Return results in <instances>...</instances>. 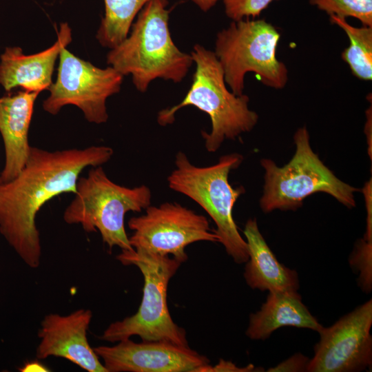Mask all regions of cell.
Segmentation results:
<instances>
[{"label":"cell","mask_w":372,"mask_h":372,"mask_svg":"<svg viewBox=\"0 0 372 372\" xmlns=\"http://www.w3.org/2000/svg\"><path fill=\"white\" fill-rule=\"evenodd\" d=\"M123 76L114 68H101L63 48L59 56L56 79L48 88L43 110L55 115L67 105L83 112L85 119L96 124L107 122L106 100L119 92Z\"/></svg>","instance_id":"cell-9"},{"label":"cell","mask_w":372,"mask_h":372,"mask_svg":"<svg viewBox=\"0 0 372 372\" xmlns=\"http://www.w3.org/2000/svg\"><path fill=\"white\" fill-rule=\"evenodd\" d=\"M249 249L244 278L254 289L298 291V274L278 262L261 234L256 218L247 220L243 231Z\"/></svg>","instance_id":"cell-16"},{"label":"cell","mask_w":372,"mask_h":372,"mask_svg":"<svg viewBox=\"0 0 372 372\" xmlns=\"http://www.w3.org/2000/svg\"><path fill=\"white\" fill-rule=\"evenodd\" d=\"M225 14L232 21L258 17L275 0H222Z\"/></svg>","instance_id":"cell-22"},{"label":"cell","mask_w":372,"mask_h":372,"mask_svg":"<svg viewBox=\"0 0 372 372\" xmlns=\"http://www.w3.org/2000/svg\"><path fill=\"white\" fill-rule=\"evenodd\" d=\"M127 225L134 231L129 240L135 251L171 254L182 262L187 259V245L198 241L219 242L205 216L177 203L150 205L145 214L132 217Z\"/></svg>","instance_id":"cell-10"},{"label":"cell","mask_w":372,"mask_h":372,"mask_svg":"<svg viewBox=\"0 0 372 372\" xmlns=\"http://www.w3.org/2000/svg\"><path fill=\"white\" fill-rule=\"evenodd\" d=\"M309 3L329 16L353 17L372 27V0H309Z\"/></svg>","instance_id":"cell-20"},{"label":"cell","mask_w":372,"mask_h":372,"mask_svg":"<svg viewBox=\"0 0 372 372\" xmlns=\"http://www.w3.org/2000/svg\"><path fill=\"white\" fill-rule=\"evenodd\" d=\"M254 366L249 364V366L240 368L238 367L235 364L225 361L223 359H220L219 362L214 366H211L210 364L207 366L204 372H213V371H254L256 370Z\"/></svg>","instance_id":"cell-25"},{"label":"cell","mask_w":372,"mask_h":372,"mask_svg":"<svg viewBox=\"0 0 372 372\" xmlns=\"http://www.w3.org/2000/svg\"><path fill=\"white\" fill-rule=\"evenodd\" d=\"M151 0H104L105 14L96 32L100 44L110 49L128 35L135 17Z\"/></svg>","instance_id":"cell-18"},{"label":"cell","mask_w":372,"mask_h":372,"mask_svg":"<svg viewBox=\"0 0 372 372\" xmlns=\"http://www.w3.org/2000/svg\"><path fill=\"white\" fill-rule=\"evenodd\" d=\"M352 269L359 273L358 282L364 293L372 289V241L364 238L356 242L349 258Z\"/></svg>","instance_id":"cell-21"},{"label":"cell","mask_w":372,"mask_h":372,"mask_svg":"<svg viewBox=\"0 0 372 372\" xmlns=\"http://www.w3.org/2000/svg\"><path fill=\"white\" fill-rule=\"evenodd\" d=\"M330 21L339 26L347 35L349 45L341 53L353 75L362 81L372 79V27H355L346 19L329 16Z\"/></svg>","instance_id":"cell-19"},{"label":"cell","mask_w":372,"mask_h":372,"mask_svg":"<svg viewBox=\"0 0 372 372\" xmlns=\"http://www.w3.org/2000/svg\"><path fill=\"white\" fill-rule=\"evenodd\" d=\"M116 259L123 265H135L142 273V301L135 314L110 324L100 338L116 342L137 335L142 341H165L189 347L185 330L174 322L167 304L168 283L182 262L169 256L134 249L122 250Z\"/></svg>","instance_id":"cell-6"},{"label":"cell","mask_w":372,"mask_h":372,"mask_svg":"<svg viewBox=\"0 0 372 372\" xmlns=\"http://www.w3.org/2000/svg\"><path fill=\"white\" fill-rule=\"evenodd\" d=\"M114 154L107 146L48 151L30 147L28 161L12 180L0 183V234L30 267L41 263V245L36 216L50 199L76 192L87 167L108 162Z\"/></svg>","instance_id":"cell-1"},{"label":"cell","mask_w":372,"mask_h":372,"mask_svg":"<svg viewBox=\"0 0 372 372\" xmlns=\"http://www.w3.org/2000/svg\"><path fill=\"white\" fill-rule=\"evenodd\" d=\"M74 198L63 213L64 221L80 224L86 232L99 231L111 249H134L125 229L128 211L140 212L151 205L149 188L119 185L112 181L101 166L92 167L86 177H79Z\"/></svg>","instance_id":"cell-7"},{"label":"cell","mask_w":372,"mask_h":372,"mask_svg":"<svg viewBox=\"0 0 372 372\" xmlns=\"http://www.w3.org/2000/svg\"><path fill=\"white\" fill-rule=\"evenodd\" d=\"M310 359L300 353H296L267 371H307Z\"/></svg>","instance_id":"cell-23"},{"label":"cell","mask_w":372,"mask_h":372,"mask_svg":"<svg viewBox=\"0 0 372 372\" xmlns=\"http://www.w3.org/2000/svg\"><path fill=\"white\" fill-rule=\"evenodd\" d=\"M167 0H151L137 14L127 37L110 49L107 63L123 76H132L134 85L145 92L156 79L180 83L194 63L180 51L169 28Z\"/></svg>","instance_id":"cell-2"},{"label":"cell","mask_w":372,"mask_h":372,"mask_svg":"<svg viewBox=\"0 0 372 372\" xmlns=\"http://www.w3.org/2000/svg\"><path fill=\"white\" fill-rule=\"evenodd\" d=\"M20 371H49L46 367L42 364L38 362H30L24 364V366L19 369Z\"/></svg>","instance_id":"cell-27"},{"label":"cell","mask_w":372,"mask_h":372,"mask_svg":"<svg viewBox=\"0 0 372 372\" xmlns=\"http://www.w3.org/2000/svg\"><path fill=\"white\" fill-rule=\"evenodd\" d=\"M92 318V312L87 309H79L64 316L45 315L38 331L40 341L36 349L37 358L58 357L88 372H107L87 340Z\"/></svg>","instance_id":"cell-13"},{"label":"cell","mask_w":372,"mask_h":372,"mask_svg":"<svg viewBox=\"0 0 372 372\" xmlns=\"http://www.w3.org/2000/svg\"><path fill=\"white\" fill-rule=\"evenodd\" d=\"M190 55L196 64L190 88L178 104L161 110L157 121L166 126L174 123L178 110L189 105L196 107L210 118L211 132L202 131L201 134L206 149L215 152L225 139L234 140L250 132L258 123V115L249 109L247 95L238 96L227 89L214 52L196 44Z\"/></svg>","instance_id":"cell-3"},{"label":"cell","mask_w":372,"mask_h":372,"mask_svg":"<svg viewBox=\"0 0 372 372\" xmlns=\"http://www.w3.org/2000/svg\"><path fill=\"white\" fill-rule=\"evenodd\" d=\"M56 42L48 49L25 54L20 47H7L0 56V85L10 92L21 87L28 92H41L51 84L55 63L61 50L72 41L71 28L62 23Z\"/></svg>","instance_id":"cell-14"},{"label":"cell","mask_w":372,"mask_h":372,"mask_svg":"<svg viewBox=\"0 0 372 372\" xmlns=\"http://www.w3.org/2000/svg\"><path fill=\"white\" fill-rule=\"evenodd\" d=\"M306 127L293 135L296 152L282 167L271 159L262 158L265 170L263 194L260 207L263 212L296 210L310 195L323 192L348 208L355 207V193L360 189L337 178L312 150Z\"/></svg>","instance_id":"cell-5"},{"label":"cell","mask_w":372,"mask_h":372,"mask_svg":"<svg viewBox=\"0 0 372 372\" xmlns=\"http://www.w3.org/2000/svg\"><path fill=\"white\" fill-rule=\"evenodd\" d=\"M39 94L23 90L0 97V133L6 157L4 167L0 173V183L15 178L28 161L31 147L28 131Z\"/></svg>","instance_id":"cell-15"},{"label":"cell","mask_w":372,"mask_h":372,"mask_svg":"<svg viewBox=\"0 0 372 372\" xmlns=\"http://www.w3.org/2000/svg\"><path fill=\"white\" fill-rule=\"evenodd\" d=\"M280 34L265 19L232 21L218 32L214 53L227 85L236 95L243 94L245 76L255 73L262 83L280 90L288 81L286 65L276 56Z\"/></svg>","instance_id":"cell-8"},{"label":"cell","mask_w":372,"mask_h":372,"mask_svg":"<svg viewBox=\"0 0 372 372\" xmlns=\"http://www.w3.org/2000/svg\"><path fill=\"white\" fill-rule=\"evenodd\" d=\"M363 192L367 211L366 232L363 238L368 241H372L371 179L365 185Z\"/></svg>","instance_id":"cell-24"},{"label":"cell","mask_w":372,"mask_h":372,"mask_svg":"<svg viewBox=\"0 0 372 372\" xmlns=\"http://www.w3.org/2000/svg\"><path fill=\"white\" fill-rule=\"evenodd\" d=\"M282 327L317 332L323 327L303 304L298 291H270L260 310L250 315L246 335L251 340H264Z\"/></svg>","instance_id":"cell-17"},{"label":"cell","mask_w":372,"mask_h":372,"mask_svg":"<svg viewBox=\"0 0 372 372\" xmlns=\"http://www.w3.org/2000/svg\"><path fill=\"white\" fill-rule=\"evenodd\" d=\"M242 160V155L232 153L222 156L214 165L198 167L180 151L176 155L175 169L167 177L171 189L195 201L214 221L219 242L238 264L248 260L249 249L238 231L232 211L236 200L245 191L242 186L234 188L228 177Z\"/></svg>","instance_id":"cell-4"},{"label":"cell","mask_w":372,"mask_h":372,"mask_svg":"<svg viewBox=\"0 0 372 372\" xmlns=\"http://www.w3.org/2000/svg\"><path fill=\"white\" fill-rule=\"evenodd\" d=\"M201 10L207 12L219 1L222 0H192Z\"/></svg>","instance_id":"cell-28"},{"label":"cell","mask_w":372,"mask_h":372,"mask_svg":"<svg viewBox=\"0 0 372 372\" xmlns=\"http://www.w3.org/2000/svg\"><path fill=\"white\" fill-rule=\"evenodd\" d=\"M371 106L366 111V122L364 127V131L367 136V141L369 144V149L370 148V153L371 154Z\"/></svg>","instance_id":"cell-26"},{"label":"cell","mask_w":372,"mask_h":372,"mask_svg":"<svg viewBox=\"0 0 372 372\" xmlns=\"http://www.w3.org/2000/svg\"><path fill=\"white\" fill-rule=\"evenodd\" d=\"M372 300L356 307L318 332L309 372H357L372 365Z\"/></svg>","instance_id":"cell-11"},{"label":"cell","mask_w":372,"mask_h":372,"mask_svg":"<svg viewBox=\"0 0 372 372\" xmlns=\"http://www.w3.org/2000/svg\"><path fill=\"white\" fill-rule=\"evenodd\" d=\"M93 349L107 372H203L210 364L206 356L189 347L165 341L138 343L127 338Z\"/></svg>","instance_id":"cell-12"}]
</instances>
